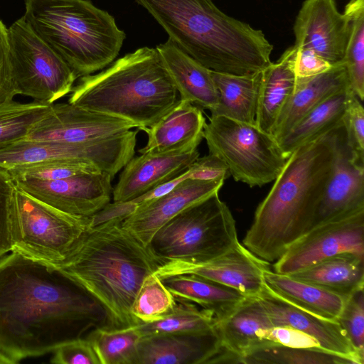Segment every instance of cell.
Masks as SVG:
<instances>
[{
	"mask_svg": "<svg viewBox=\"0 0 364 364\" xmlns=\"http://www.w3.org/2000/svg\"><path fill=\"white\" fill-rule=\"evenodd\" d=\"M103 321L101 305L53 265L14 252L0 257V351L15 363Z\"/></svg>",
	"mask_w": 364,
	"mask_h": 364,
	"instance_id": "6da1fadb",
	"label": "cell"
},
{
	"mask_svg": "<svg viewBox=\"0 0 364 364\" xmlns=\"http://www.w3.org/2000/svg\"><path fill=\"white\" fill-rule=\"evenodd\" d=\"M148 247L111 220L86 229L65 259L53 265L106 312L113 328L139 323L131 308L144 279L161 265Z\"/></svg>",
	"mask_w": 364,
	"mask_h": 364,
	"instance_id": "7a4b0ae2",
	"label": "cell"
},
{
	"mask_svg": "<svg viewBox=\"0 0 364 364\" xmlns=\"http://www.w3.org/2000/svg\"><path fill=\"white\" fill-rule=\"evenodd\" d=\"M329 132L296 149L257 206L243 245L270 263L308 231L330 175Z\"/></svg>",
	"mask_w": 364,
	"mask_h": 364,
	"instance_id": "3957f363",
	"label": "cell"
},
{
	"mask_svg": "<svg viewBox=\"0 0 364 364\" xmlns=\"http://www.w3.org/2000/svg\"><path fill=\"white\" fill-rule=\"evenodd\" d=\"M178 48L210 70L249 75L272 61L262 31L230 17L211 0H134Z\"/></svg>",
	"mask_w": 364,
	"mask_h": 364,
	"instance_id": "277c9868",
	"label": "cell"
},
{
	"mask_svg": "<svg viewBox=\"0 0 364 364\" xmlns=\"http://www.w3.org/2000/svg\"><path fill=\"white\" fill-rule=\"evenodd\" d=\"M178 94L156 48L142 47L80 77L68 102L130 121L140 129L158 122L178 102Z\"/></svg>",
	"mask_w": 364,
	"mask_h": 364,
	"instance_id": "5b68a950",
	"label": "cell"
},
{
	"mask_svg": "<svg viewBox=\"0 0 364 364\" xmlns=\"http://www.w3.org/2000/svg\"><path fill=\"white\" fill-rule=\"evenodd\" d=\"M23 18L77 78L111 64L126 35L106 11L87 0H24Z\"/></svg>",
	"mask_w": 364,
	"mask_h": 364,
	"instance_id": "8992f818",
	"label": "cell"
},
{
	"mask_svg": "<svg viewBox=\"0 0 364 364\" xmlns=\"http://www.w3.org/2000/svg\"><path fill=\"white\" fill-rule=\"evenodd\" d=\"M235 220L218 193L185 208L154 235L148 249L161 264L205 263L239 243Z\"/></svg>",
	"mask_w": 364,
	"mask_h": 364,
	"instance_id": "52a82bcc",
	"label": "cell"
},
{
	"mask_svg": "<svg viewBox=\"0 0 364 364\" xmlns=\"http://www.w3.org/2000/svg\"><path fill=\"white\" fill-rule=\"evenodd\" d=\"M89 220L59 210L14 185L10 211L11 252L57 264L86 230Z\"/></svg>",
	"mask_w": 364,
	"mask_h": 364,
	"instance_id": "ba28073f",
	"label": "cell"
},
{
	"mask_svg": "<svg viewBox=\"0 0 364 364\" xmlns=\"http://www.w3.org/2000/svg\"><path fill=\"white\" fill-rule=\"evenodd\" d=\"M209 154L223 160L236 181L262 186L276 178L289 156L270 134L250 124L213 116L203 129Z\"/></svg>",
	"mask_w": 364,
	"mask_h": 364,
	"instance_id": "9c48e42d",
	"label": "cell"
},
{
	"mask_svg": "<svg viewBox=\"0 0 364 364\" xmlns=\"http://www.w3.org/2000/svg\"><path fill=\"white\" fill-rule=\"evenodd\" d=\"M13 77L19 95L51 105L70 95L77 76L23 16L8 28Z\"/></svg>",
	"mask_w": 364,
	"mask_h": 364,
	"instance_id": "30bf717a",
	"label": "cell"
},
{
	"mask_svg": "<svg viewBox=\"0 0 364 364\" xmlns=\"http://www.w3.org/2000/svg\"><path fill=\"white\" fill-rule=\"evenodd\" d=\"M137 131L81 144L20 139L0 146V168L9 171L55 161H77L95 165L112 178L134 156Z\"/></svg>",
	"mask_w": 364,
	"mask_h": 364,
	"instance_id": "8fae6325",
	"label": "cell"
},
{
	"mask_svg": "<svg viewBox=\"0 0 364 364\" xmlns=\"http://www.w3.org/2000/svg\"><path fill=\"white\" fill-rule=\"evenodd\" d=\"M341 253L364 257V210L309 229L274 262V271L289 275Z\"/></svg>",
	"mask_w": 364,
	"mask_h": 364,
	"instance_id": "7c38bea8",
	"label": "cell"
},
{
	"mask_svg": "<svg viewBox=\"0 0 364 364\" xmlns=\"http://www.w3.org/2000/svg\"><path fill=\"white\" fill-rule=\"evenodd\" d=\"M329 133L332 166L310 229L364 210V161L350 146L343 122Z\"/></svg>",
	"mask_w": 364,
	"mask_h": 364,
	"instance_id": "4fadbf2b",
	"label": "cell"
},
{
	"mask_svg": "<svg viewBox=\"0 0 364 364\" xmlns=\"http://www.w3.org/2000/svg\"><path fill=\"white\" fill-rule=\"evenodd\" d=\"M136 125L130 121L90 111L69 102L50 105L48 113L23 139L63 144L103 140L124 133Z\"/></svg>",
	"mask_w": 364,
	"mask_h": 364,
	"instance_id": "5bb4252c",
	"label": "cell"
},
{
	"mask_svg": "<svg viewBox=\"0 0 364 364\" xmlns=\"http://www.w3.org/2000/svg\"><path fill=\"white\" fill-rule=\"evenodd\" d=\"M112 177L97 171L54 181H19L14 185L66 213L90 218L110 203Z\"/></svg>",
	"mask_w": 364,
	"mask_h": 364,
	"instance_id": "9a60e30c",
	"label": "cell"
},
{
	"mask_svg": "<svg viewBox=\"0 0 364 364\" xmlns=\"http://www.w3.org/2000/svg\"><path fill=\"white\" fill-rule=\"evenodd\" d=\"M269 264L239 242L211 261L200 264L168 261L155 273L160 278L195 274L232 288L245 296H257L264 287L263 274L269 269Z\"/></svg>",
	"mask_w": 364,
	"mask_h": 364,
	"instance_id": "2e32d148",
	"label": "cell"
},
{
	"mask_svg": "<svg viewBox=\"0 0 364 364\" xmlns=\"http://www.w3.org/2000/svg\"><path fill=\"white\" fill-rule=\"evenodd\" d=\"M293 30L295 47L311 49L332 65L343 63L349 21L335 0H304Z\"/></svg>",
	"mask_w": 364,
	"mask_h": 364,
	"instance_id": "e0dca14e",
	"label": "cell"
},
{
	"mask_svg": "<svg viewBox=\"0 0 364 364\" xmlns=\"http://www.w3.org/2000/svg\"><path fill=\"white\" fill-rule=\"evenodd\" d=\"M225 181L187 178L164 196L139 206L122 226L144 245L169 220L188 206L218 193Z\"/></svg>",
	"mask_w": 364,
	"mask_h": 364,
	"instance_id": "ac0fdd59",
	"label": "cell"
},
{
	"mask_svg": "<svg viewBox=\"0 0 364 364\" xmlns=\"http://www.w3.org/2000/svg\"><path fill=\"white\" fill-rule=\"evenodd\" d=\"M220 348L215 327L200 332L145 335L137 343L134 364H209Z\"/></svg>",
	"mask_w": 364,
	"mask_h": 364,
	"instance_id": "d6986e66",
	"label": "cell"
},
{
	"mask_svg": "<svg viewBox=\"0 0 364 364\" xmlns=\"http://www.w3.org/2000/svg\"><path fill=\"white\" fill-rule=\"evenodd\" d=\"M274 326H289L311 336L319 347L328 352L346 357L355 364H363L346 333L336 321L315 316L302 310L272 293L264 285L257 296Z\"/></svg>",
	"mask_w": 364,
	"mask_h": 364,
	"instance_id": "ffe728a7",
	"label": "cell"
},
{
	"mask_svg": "<svg viewBox=\"0 0 364 364\" xmlns=\"http://www.w3.org/2000/svg\"><path fill=\"white\" fill-rule=\"evenodd\" d=\"M199 157L198 149L181 154H141L124 166L116 186L114 202L136 198L187 170Z\"/></svg>",
	"mask_w": 364,
	"mask_h": 364,
	"instance_id": "44dd1931",
	"label": "cell"
},
{
	"mask_svg": "<svg viewBox=\"0 0 364 364\" xmlns=\"http://www.w3.org/2000/svg\"><path fill=\"white\" fill-rule=\"evenodd\" d=\"M205 123L201 108L179 99L158 122L140 129L146 133L148 141L139 151L181 154L197 149Z\"/></svg>",
	"mask_w": 364,
	"mask_h": 364,
	"instance_id": "7402d4cb",
	"label": "cell"
},
{
	"mask_svg": "<svg viewBox=\"0 0 364 364\" xmlns=\"http://www.w3.org/2000/svg\"><path fill=\"white\" fill-rule=\"evenodd\" d=\"M180 95L201 108L213 111L218 105V94L211 70L178 48L169 39L156 47Z\"/></svg>",
	"mask_w": 364,
	"mask_h": 364,
	"instance_id": "603a6c76",
	"label": "cell"
},
{
	"mask_svg": "<svg viewBox=\"0 0 364 364\" xmlns=\"http://www.w3.org/2000/svg\"><path fill=\"white\" fill-rule=\"evenodd\" d=\"M350 87L344 63L309 77H296L291 97L280 113L271 134L279 141L311 109L332 94Z\"/></svg>",
	"mask_w": 364,
	"mask_h": 364,
	"instance_id": "cb8c5ba5",
	"label": "cell"
},
{
	"mask_svg": "<svg viewBox=\"0 0 364 364\" xmlns=\"http://www.w3.org/2000/svg\"><path fill=\"white\" fill-rule=\"evenodd\" d=\"M295 50L294 46L288 48L277 62L261 71L255 124L270 134L295 89Z\"/></svg>",
	"mask_w": 364,
	"mask_h": 364,
	"instance_id": "d4e9b609",
	"label": "cell"
},
{
	"mask_svg": "<svg viewBox=\"0 0 364 364\" xmlns=\"http://www.w3.org/2000/svg\"><path fill=\"white\" fill-rule=\"evenodd\" d=\"M272 326L274 324L257 296H246L232 313L214 323L222 348L234 356L236 363H241L242 358L262 341L257 333Z\"/></svg>",
	"mask_w": 364,
	"mask_h": 364,
	"instance_id": "484cf974",
	"label": "cell"
},
{
	"mask_svg": "<svg viewBox=\"0 0 364 364\" xmlns=\"http://www.w3.org/2000/svg\"><path fill=\"white\" fill-rule=\"evenodd\" d=\"M264 285L282 300L324 319L336 321L346 298L270 269L263 274Z\"/></svg>",
	"mask_w": 364,
	"mask_h": 364,
	"instance_id": "4316f807",
	"label": "cell"
},
{
	"mask_svg": "<svg viewBox=\"0 0 364 364\" xmlns=\"http://www.w3.org/2000/svg\"><path fill=\"white\" fill-rule=\"evenodd\" d=\"M161 279L175 298L210 311L215 322L228 316L246 297L232 288L195 274H177Z\"/></svg>",
	"mask_w": 364,
	"mask_h": 364,
	"instance_id": "83f0119b",
	"label": "cell"
},
{
	"mask_svg": "<svg viewBox=\"0 0 364 364\" xmlns=\"http://www.w3.org/2000/svg\"><path fill=\"white\" fill-rule=\"evenodd\" d=\"M289 276L347 299L364 287V257L338 254Z\"/></svg>",
	"mask_w": 364,
	"mask_h": 364,
	"instance_id": "f1b7e54d",
	"label": "cell"
},
{
	"mask_svg": "<svg viewBox=\"0 0 364 364\" xmlns=\"http://www.w3.org/2000/svg\"><path fill=\"white\" fill-rule=\"evenodd\" d=\"M355 95L351 87H348L328 96L311 109L277 141L283 153L289 156L300 146L325 134L342 123L349 102Z\"/></svg>",
	"mask_w": 364,
	"mask_h": 364,
	"instance_id": "f546056e",
	"label": "cell"
},
{
	"mask_svg": "<svg viewBox=\"0 0 364 364\" xmlns=\"http://www.w3.org/2000/svg\"><path fill=\"white\" fill-rule=\"evenodd\" d=\"M261 71L240 75L211 70L218 94V105L211 115L255 124Z\"/></svg>",
	"mask_w": 364,
	"mask_h": 364,
	"instance_id": "4dcf8cb0",
	"label": "cell"
},
{
	"mask_svg": "<svg viewBox=\"0 0 364 364\" xmlns=\"http://www.w3.org/2000/svg\"><path fill=\"white\" fill-rule=\"evenodd\" d=\"M243 364H355L320 348H294L262 339L241 360Z\"/></svg>",
	"mask_w": 364,
	"mask_h": 364,
	"instance_id": "1f68e13d",
	"label": "cell"
},
{
	"mask_svg": "<svg viewBox=\"0 0 364 364\" xmlns=\"http://www.w3.org/2000/svg\"><path fill=\"white\" fill-rule=\"evenodd\" d=\"M140 337L136 326L122 328L101 326L92 331L87 338L100 364H134Z\"/></svg>",
	"mask_w": 364,
	"mask_h": 364,
	"instance_id": "d6a6232c",
	"label": "cell"
},
{
	"mask_svg": "<svg viewBox=\"0 0 364 364\" xmlns=\"http://www.w3.org/2000/svg\"><path fill=\"white\" fill-rule=\"evenodd\" d=\"M349 21V35L343 63L350 87L357 97L364 100V0H350L344 12Z\"/></svg>",
	"mask_w": 364,
	"mask_h": 364,
	"instance_id": "836d02e7",
	"label": "cell"
},
{
	"mask_svg": "<svg viewBox=\"0 0 364 364\" xmlns=\"http://www.w3.org/2000/svg\"><path fill=\"white\" fill-rule=\"evenodd\" d=\"M213 314L196 304L176 299L173 310L161 318L150 322L140 323L136 328L141 336L154 333L200 332L214 328Z\"/></svg>",
	"mask_w": 364,
	"mask_h": 364,
	"instance_id": "e575fe53",
	"label": "cell"
},
{
	"mask_svg": "<svg viewBox=\"0 0 364 364\" xmlns=\"http://www.w3.org/2000/svg\"><path fill=\"white\" fill-rule=\"evenodd\" d=\"M50 105L14 100L0 107V146L24 139L33 127L46 116Z\"/></svg>",
	"mask_w": 364,
	"mask_h": 364,
	"instance_id": "d590c367",
	"label": "cell"
},
{
	"mask_svg": "<svg viewBox=\"0 0 364 364\" xmlns=\"http://www.w3.org/2000/svg\"><path fill=\"white\" fill-rule=\"evenodd\" d=\"M176 299L155 272L143 281L131 308L134 318L140 323L157 321L172 311Z\"/></svg>",
	"mask_w": 364,
	"mask_h": 364,
	"instance_id": "8d00e7d4",
	"label": "cell"
},
{
	"mask_svg": "<svg viewBox=\"0 0 364 364\" xmlns=\"http://www.w3.org/2000/svg\"><path fill=\"white\" fill-rule=\"evenodd\" d=\"M13 182L19 181H54L74 176L101 171L95 165L77 161H55L8 171Z\"/></svg>",
	"mask_w": 364,
	"mask_h": 364,
	"instance_id": "74e56055",
	"label": "cell"
},
{
	"mask_svg": "<svg viewBox=\"0 0 364 364\" xmlns=\"http://www.w3.org/2000/svg\"><path fill=\"white\" fill-rule=\"evenodd\" d=\"M336 321L358 354L364 358V289L349 296Z\"/></svg>",
	"mask_w": 364,
	"mask_h": 364,
	"instance_id": "f35d334b",
	"label": "cell"
},
{
	"mask_svg": "<svg viewBox=\"0 0 364 364\" xmlns=\"http://www.w3.org/2000/svg\"><path fill=\"white\" fill-rule=\"evenodd\" d=\"M343 122L350 146L364 161V109L355 95L349 102Z\"/></svg>",
	"mask_w": 364,
	"mask_h": 364,
	"instance_id": "ab89813d",
	"label": "cell"
},
{
	"mask_svg": "<svg viewBox=\"0 0 364 364\" xmlns=\"http://www.w3.org/2000/svg\"><path fill=\"white\" fill-rule=\"evenodd\" d=\"M54 364H100L88 339L80 337L68 341L54 350Z\"/></svg>",
	"mask_w": 364,
	"mask_h": 364,
	"instance_id": "60d3db41",
	"label": "cell"
},
{
	"mask_svg": "<svg viewBox=\"0 0 364 364\" xmlns=\"http://www.w3.org/2000/svg\"><path fill=\"white\" fill-rule=\"evenodd\" d=\"M14 187L9 172L0 168V257L11 250L10 211Z\"/></svg>",
	"mask_w": 364,
	"mask_h": 364,
	"instance_id": "b9f144b4",
	"label": "cell"
},
{
	"mask_svg": "<svg viewBox=\"0 0 364 364\" xmlns=\"http://www.w3.org/2000/svg\"><path fill=\"white\" fill-rule=\"evenodd\" d=\"M19 95L13 77L10 60L8 28L0 19V107Z\"/></svg>",
	"mask_w": 364,
	"mask_h": 364,
	"instance_id": "7bdbcfd3",
	"label": "cell"
},
{
	"mask_svg": "<svg viewBox=\"0 0 364 364\" xmlns=\"http://www.w3.org/2000/svg\"><path fill=\"white\" fill-rule=\"evenodd\" d=\"M259 339L294 348H320L315 338L289 326H274L257 333Z\"/></svg>",
	"mask_w": 364,
	"mask_h": 364,
	"instance_id": "ee69618b",
	"label": "cell"
},
{
	"mask_svg": "<svg viewBox=\"0 0 364 364\" xmlns=\"http://www.w3.org/2000/svg\"><path fill=\"white\" fill-rule=\"evenodd\" d=\"M230 176V173L225 163L211 154L198 157L188 168V178L191 179L225 181Z\"/></svg>",
	"mask_w": 364,
	"mask_h": 364,
	"instance_id": "f6af8a7d",
	"label": "cell"
},
{
	"mask_svg": "<svg viewBox=\"0 0 364 364\" xmlns=\"http://www.w3.org/2000/svg\"><path fill=\"white\" fill-rule=\"evenodd\" d=\"M295 48L294 68L296 77L316 76L333 66L311 49Z\"/></svg>",
	"mask_w": 364,
	"mask_h": 364,
	"instance_id": "bcb514c9",
	"label": "cell"
},
{
	"mask_svg": "<svg viewBox=\"0 0 364 364\" xmlns=\"http://www.w3.org/2000/svg\"><path fill=\"white\" fill-rule=\"evenodd\" d=\"M0 364H15V363L0 351Z\"/></svg>",
	"mask_w": 364,
	"mask_h": 364,
	"instance_id": "7dc6e473",
	"label": "cell"
}]
</instances>
